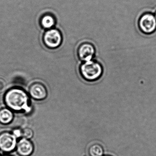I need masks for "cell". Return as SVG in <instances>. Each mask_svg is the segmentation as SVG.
<instances>
[{"mask_svg": "<svg viewBox=\"0 0 156 156\" xmlns=\"http://www.w3.org/2000/svg\"><path fill=\"white\" fill-rule=\"evenodd\" d=\"M30 94L33 98L42 100L46 97L47 92L43 85L40 83H35L30 87Z\"/></svg>", "mask_w": 156, "mask_h": 156, "instance_id": "obj_8", "label": "cell"}, {"mask_svg": "<svg viewBox=\"0 0 156 156\" xmlns=\"http://www.w3.org/2000/svg\"><path fill=\"white\" fill-rule=\"evenodd\" d=\"M14 115L11 110L7 108L0 109V123L3 125L9 124L13 120Z\"/></svg>", "mask_w": 156, "mask_h": 156, "instance_id": "obj_9", "label": "cell"}, {"mask_svg": "<svg viewBox=\"0 0 156 156\" xmlns=\"http://www.w3.org/2000/svg\"><path fill=\"white\" fill-rule=\"evenodd\" d=\"M138 26L140 31L143 34H152L156 31L155 15L149 12L143 13L139 18Z\"/></svg>", "mask_w": 156, "mask_h": 156, "instance_id": "obj_3", "label": "cell"}, {"mask_svg": "<svg viewBox=\"0 0 156 156\" xmlns=\"http://www.w3.org/2000/svg\"><path fill=\"white\" fill-rule=\"evenodd\" d=\"M155 18H156V12H155Z\"/></svg>", "mask_w": 156, "mask_h": 156, "instance_id": "obj_16", "label": "cell"}, {"mask_svg": "<svg viewBox=\"0 0 156 156\" xmlns=\"http://www.w3.org/2000/svg\"><path fill=\"white\" fill-rule=\"evenodd\" d=\"M5 102L10 109L16 111H24L29 113L32 108L29 105V98L24 90L20 88H14L6 93Z\"/></svg>", "mask_w": 156, "mask_h": 156, "instance_id": "obj_1", "label": "cell"}, {"mask_svg": "<svg viewBox=\"0 0 156 156\" xmlns=\"http://www.w3.org/2000/svg\"><path fill=\"white\" fill-rule=\"evenodd\" d=\"M11 156V155H7V154H4V155H1V156Z\"/></svg>", "mask_w": 156, "mask_h": 156, "instance_id": "obj_15", "label": "cell"}, {"mask_svg": "<svg viewBox=\"0 0 156 156\" xmlns=\"http://www.w3.org/2000/svg\"><path fill=\"white\" fill-rule=\"evenodd\" d=\"M45 44L49 48H55L59 47L62 41V34L57 30H49L45 33L44 36Z\"/></svg>", "mask_w": 156, "mask_h": 156, "instance_id": "obj_6", "label": "cell"}, {"mask_svg": "<svg viewBox=\"0 0 156 156\" xmlns=\"http://www.w3.org/2000/svg\"><path fill=\"white\" fill-rule=\"evenodd\" d=\"M33 136V132L31 129L26 128L22 131V136L24 138L29 139Z\"/></svg>", "mask_w": 156, "mask_h": 156, "instance_id": "obj_12", "label": "cell"}, {"mask_svg": "<svg viewBox=\"0 0 156 156\" xmlns=\"http://www.w3.org/2000/svg\"><path fill=\"white\" fill-rule=\"evenodd\" d=\"M13 133L17 138L22 136V131H20V130H19V129H15V130L13 131Z\"/></svg>", "mask_w": 156, "mask_h": 156, "instance_id": "obj_14", "label": "cell"}, {"mask_svg": "<svg viewBox=\"0 0 156 156\" xmlns=\"http://www.w3.org/2000/svg\"><path fill=\"white\" fill-rule=\"evenodd\" d=\"M6 84L4 80L0 78V93H2L6 89Z\"/></svg>", "mask_w": 156, "mask_h": 156, "instance_id": "obj_13", "label": "cell"}, {"mask_svg": "<svg viewBox=\"0 0 156 156\" xmlns=\"http://www.w3.org/2000/svg\"><path fill=\"white\" fill-rule=\"evenodd\" d=\"M79 71L81 76L85 80L94 82L102 76L103 68L100 63L93 60L83 63L79 67Z\"/></svg>", "mask_w": 156, "mask_h": 156, "instance_id": "obj_2", "label": "cell"}, {"mask_svg": "<svg viewBox=\"0 0 156 156\" xmlns=\"http://www.w3.org/2000/svg\"><path fill=\"white\" fill-rule=\"evenodd\" d=\"M96 48L93 44L90 42L83 43L77 48V56L82 62H86L93 60L96 54Z\"/></svg>", "mask_w": 156, "mask_h": 156, "instance_id": "obj_4", "label": "cell"}, {"mask_svg": "<svg viewBox=\"0 0 156 156\" xmlns=\"http://www.w3.org/2000/svg\"><path fill=\"white\" fill-rule=\"evenodd\" d=\"M34 150L33 144L27 139H21L17 145V151L20 156H30Z\"/></svg>", "mask_w": 156, "mask_h": 156, "instance_id": "obj_7", "label": "cell"}, {"mask_svg": "<svg viewBox=\"0 0 156 156\" xmlns=\"http://www.w3.org/2000/svg\"><path fill=\"white\" fill-rule=\"evenodd\" d=\"M88 153L90 156H103L104 149L99 144H94L89 147Z\"/></svg>", "mask_w": 156, "mask_h": 156, "instance_id": "obj_10", "label": "cell"}, {"mask_svg": "<svg viewBox=\"0 0 156 156\" xmlns=\"http://www.w3.org/2000/svg\"><path fill=\"white\" fill-rule=\"evenodd\" d=\"M41 24L45 29H51L55 24L54 18L50 15L44 16L42 19Z\"/></svg>", "mask_w": 156, "mask_h": 156, "instance_id": "obj_11", "label": "cell"}, {"mask_svg": "<svg viewBox=\"0 0 156 156\" xmlns=\"http://www.w3.org/2000/svg\"><path fill=\"white\" fill-rule=\"evenodd\" d=\"M108 156V155H107V156Z\"/></svg>", "mask_w": 156, "mask_h": 156, "instance_id": "obj_17", "label": "cell"}, {"mask_svg": "<svg viewBox=\"0 0 156 156\" xmlns=\"http://www.w3.org/2000/svg\"><path fill=\"white\" fill-rule=\"evenodd\" d=\"M17 137L13 133L5 132L0 134V149L5 152L13 151L17 147Z\"/></svg>", "mask_w": 156, "mask_h": 156, "instance_id": "obj_5", "label": "cell"}]
</instances>
